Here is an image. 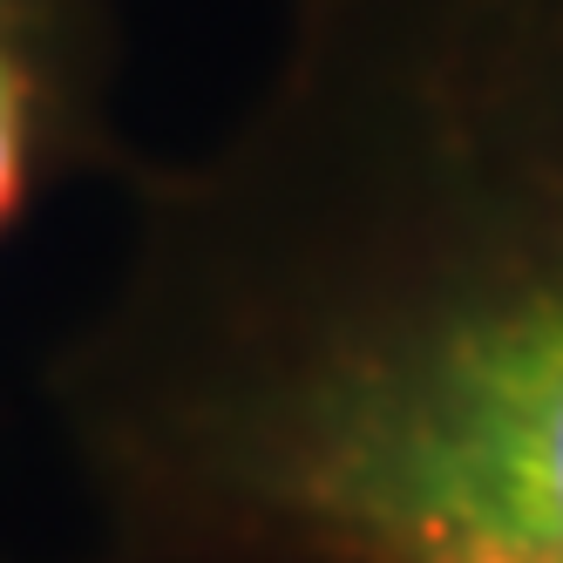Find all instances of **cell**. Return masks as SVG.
<instances>
[{
    "instance_id": "cell-1",
    "label": "cell",
    "mask_w": 563,
    "mask_h": 563,
    "mask_svg": "<svg viewBox=\"0 0 563 563\" xmlns=\"http://www.w3.org/2000/svg\"><path fill=\"white\" fill-rule=\"evenodd\" d=\"M115 190L42 360L82 563H563V0H286Z\"/></svg>"
},
{
    "instance_id": "cell-2",
    "label": "cell",
    "mask_w": 563,
    "mask_h": 563,
    "mask_svg": "<svg viewBox=\"0 0 563 563\" xmlns=\"http://www.w3.org/2000/svg\"><path fill=\"white\" fill-rule=\"evenodd\" d=\"M130 156L115 0H0V252Z\"/></svg>"
},
{
    "instance_id": "cell-3",
    "label": "cell",
    "mask_w": 563,
    "mask_h": 563,
    "mask_svg": "<svg viewBox=\"0 0 563 563\" xmlns=\"http://www.w3.org/2000/svg\"><path fill=\"white\" fill-rule=\"evenodd\" d=\"M0 563H14V556H8V550H0Z\"/></svg>"
}]
</instances>
